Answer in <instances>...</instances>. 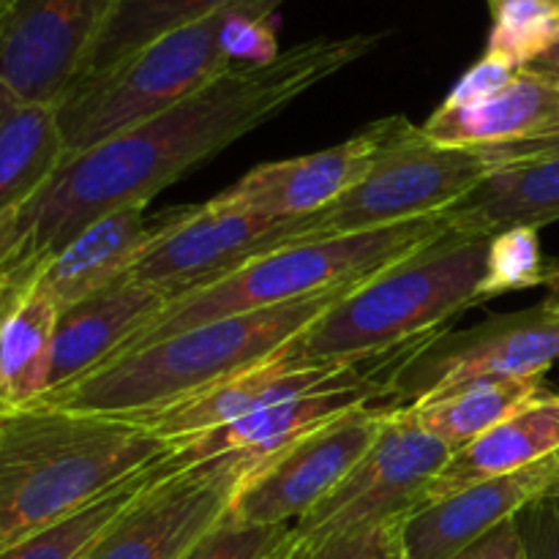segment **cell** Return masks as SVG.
Listing matches in <instances>:
<instances>
[{"label":"cell","instance_id":"obj_1","mask_svg":"<svg viewBox=\"0 0 559 559\" xmlns=\"http://www.w3.org/2000/svg\"><path fill=\"white\" fill-rule=\"evenodd\" d=\"M385 33L311 38L260 66H233L167 112L71 156L14 213L16 251L44 265L76 235L123 205L153 197L191 167L276 118L298 96L369 55Z\"/></svg>","mask_w":559,"mask_h":559},{"label":"cell","instance_id":"obj_2","mask_svg":"<svg viewBox=\"0 0 559 559\" xmlns=\"http://www.w3.org/2000/svg\"><path fill=\"white\" fill-rule=\"evenodd\" d=\"M175 445L131 418L36 402L0 413V551L82 511Z\"/></svg>","mask_w":559,"mask_h":559},{"label":"cell","instance_id":"obj_3","mask_svg":"<svg viewBox=\"0 0 559 559\" xmlns=\"http://www.w3.org/2000/svg\"><path fill=\"white\" fill-rule=\"evenodd\" d=\"M353 287L358 284L186 328L151 347L115 355L91 374L47 393L38 402L76 413L140 418L262 364L320 320Z\"/></svg>","mask_w":559,"mask_h":559},{"label":"cell","instance_id":"obj_4","mask_svg":"<svg viewBox=\"0 0 559 559\" xmlns=\"http://www.w3.org/2000/svg\"><path fill=\"white\" fill-rule=\"evenodd\" d=\"M489 240L448 229L342 295L276 355L304 366L364 364L407 342H424L453 314L484 304Z\"/></svg>","mask_w":559,"mask_h":559},{"label":"cell","instance_id":"obj_5","mask_svg":"<svg viewBox=\"0 0 559 559\" xmlns=\"http://www.w3.org/2000/svg\"><path fill=\"white\" fill-rule=\"evenodd\" d=\"M448 229L451 227L440 213V216L415 218V222L393 224V227L282 246L271 254L257 257L249 265L238 267L211 287L173 298L167 309L145 331L136 333L120 353L151 347L173 333L202 325V322L273 309L293 300L314 298L344 284H360L380 273L382 267L437 240Z\"/></svg>","mask_w":559,"mask_h":559},{"label":"cell","instance_id":"obj_6","mask_svg":"<svg viewBox=\"0 0 559 559\" xmlns=\"http://www.w3.org/2000/svg\"><path fill=\"white\" fill-rule=\"evenodd\" d=\"M229 11L178 27L115 69L74 82L55 104L69 158L167 112L233 69L222 41Z\"/></svg>","mask_w":559,"mask_h":559},{"label":"cell","instance_id":"obj_7","mask_svg":"<svg viewBox=\"0 0 559 559\" xmlns=\"http://www.w3.org/2000/svg\"><path fill=\"white\" fill-rule=\"evenodd\" d=\"M495 169L484 147L440 145L407 120L366 178L331 207L314 213L311 235L333 238L440 216Z\"/></svg>","mask_w":559,"mask_h":559},{"label":"cell","instance_id":"obj_8","mask_svg":"<svg viewBox=\"0 0 559 559\" xmlns=\"http://www.w3.org/2000/svg\"><path fill=\"white\" fill-rule=\"evenodd\" d=\"M451 459V448L420 426L409 404H396L374 445L311 513L293 524L295 544L331 538L355 527L409 519Z\"/></svg>","mask_w":559,"mask_h":559},{"label":"cell","instance_id":"obj_9","mask_svg":"<svg viewBox=\"0 0 559 559\" xmlns=\"http://www.w3.org/2000/svg\"><path fill=\"white\" fill-rule=\"evenodd\" d=\"M559 360V306L491 317L467 331L431 333L393 366V399L420 402L442 388L475 380L544 377Z\"/></svg>","mask_w":559,"mask_h":559},{"label":"cell","instance_id":"obj_10","mask_svg":"<svg viewBox=\"0 0 559 559\" xmlns=\"http://www.w3.org/2000/svg\"><path fill=\"white\" fill-rule=\"evenodd\" d=\"M393 407L358 404L287 442L246 473L229 511L249 524H289L314 511L380 437Z\"/></svg>","mask_w":559,"mask_h":559},{"label":"cell","instance_id":"obj_11","mask_svg":"<svg viewBox=\"0 0 559 559\" xmlns=\"http://www.w3.org/2000/svg\"><path fill=\"white\" fill-rule=\"evenodd\" d=\"M314 216L271 218L233 211L216 202L186 205V213L142 254L136 282L158 289L169 300L194 289L211 287L238 267L249 265L282 246L314 240Z\"/></svg>","mask_w":559,"mask_h":559},{"label":"cell","instance_id":"obj_12","mask_svg":"<svg viewBox=\"0 0 559 559\" xmlns=\"http://www.w3.org/2000/svg\"><path fill=\"white\" fill-rule=\"evenodd\" d=\"M118 0H0V98L58 104Z\"/></svg>","mask_w":559,"mask_h":559},{"label":"cell","instance_id":"obj_13","mask_svg":"<svg viewBox=\"0 0 559 559\" xmlns=\"http://www.w3.org/2000/svg\"><path fill=\"white\" fill-rule=\"evenodd\" d=\"M249 464L218 456L178 464L156 480L82 559H183L229 511Z\"/></svg>","mask_w":559,"mask_h":559},{"label":"cell","instance_id":"obj_14","mask_svg":"<svg viewBox=\"0 0 559 559\" xmlns=\"http://www.w3.org/2000/svg\"><path fill=\"white\" fill-rule=\"evenodd\" d=\"M407 118L393 115L366 126L360 134L328 151L287 162L260 164L249 175L213 197V202L233 211L271 218H300L325 211L366 178L380 153L391 145Z\"/></svg>","mask_w":559,"mask_h":559},{"label":"cell","instance_id":"obj_15","mask_svg":"<svg viewBox=\"0 0 559 559\" xmlns=\"http://www.w3.org/2000/svg\"><path fill=\"white\" fill-rule=\"evenodd\" d=\"M366 364V360H364ZM364 364H289L282 355L273 353L262 364L251 369L238 371L194 396L175 402L169 407L153 409L140 415L136 420L153 431L156 437L167 440L169 445H180L194 437L207 435L213 429L246 418L251 413L273 407L278 402L309 396L317 391H331V388H349L369 382L371 377L360 371Z\"/></svg>","mask_w":559,"mask_h":559},{"label":"cell","instance_id":"obj_16","mask_svg":"<svg viewBox=\"0 0 559 559\" xmlns=\"http://www.w3.org/2000/svg\"><path fill=\"white\" fill-rule=\"evenodd\" d=\"M557 480L559 451L519 473L464 486L407 519L404 549L413 559H456L491 530L516 519Z\"/></svg>","mask_w":559,"mask_h":559},{"label":"cell","instance_id":"obj_17","mask_svg":"<svg viewBox=\"0 0 559 559\" xmlns=\"http://www.w3.org/2000/svg\"><path fill=\"white\" fill-rule=\"evenodd\" d=\"M186 213L183 207L147 216L145 202L123 205L107 213L91 227L82 229L69 246L49 257L38 273L36 284L60 306L76 304V300L107 289L109 284L120 282L134 271L147 249L178 222Z\"/></svg>","mask_w":559,"mask_h":559},{"label":"cell","instance_id":"obj_18","mask_svg":"<svg viewBox=\"0 0 559 559\" xmlns=\"http://www.w3.org/2000/svg\"><path fill=\"white\" fill-rule=\"evenodd\" d=\"M167 304L164 293L126 276L102 293L60 309L47 393L71 385L115 358L167 309Z\"/></svg>","mask_w":559,"mask_h":559},{"label":"cell","instance_id":"obj_19","mask_svg":"<svg viewBox=\"0 0 559 559\" xmlns=\"http://www.w3.org/2000/svg\"><path fill=\"white\" fill-rule=\"evenodd\" d=\"M385 396L393 399L391 382L371 377L369 382H360V385L331 388V391L289 399V402H278L273 407L260 409V413L246 415V418L233 420V424L194 437V440L180 442V445H175L173 456L178 464H200L218 456H238L249 467H257L262 459L282 451L287 442L298 440L314 426L325 424V420L336 418V415L347 413L358 404H371Z\"/></svg>","mask_w":559,"mask_h":559},{"label":"cell","instance_id":"obj_20","mask_svg":"<svg viewBox=\"0 0 559 559\" xmlns=\"http://www.w3.org/2000/svg\"><path fill=\"white\" fill-rule=\"evenodd\" d=\"M557 451L559 396L544 393L513 415H508L502 424L480 435L478 440L453 451L442 473L426 489L424 506L442 500V497L453 495L464 486L533 467Z\"/></svg>","mask_w":559,"mask_h":559},{"label":"cell","instance_id":"obj_21","mask_svg":"<svg viewBox=\"0 0 559 559\" xmlns=\"http://www.w3.org/2000/svg\"><path fill=\"white\" fill-rule=\"evenodd\" d=\"M559 123V91L530 71H519L497 96L469 107L442 104L424 126L426 136L440 145L495 147L546 134Z\"/></svg>","mask_w":559,"mask_h":559},{"label":"cell","instance_id":"obj_22","mask_svg":"<svg viewBox=\"0 0 559 559\" xmlns=\"http://www.w3.org/2000/svg\"><path fill=\"white\" fill-rule=\"evenodd\" d=\"M453 233L495 235L513 227L540 229L559 218V156L506 164L442 213Z\"/></svg>","mask_w":559,"mask_h":559},{"label":"cell","instance_id":"obj_23","mask_svg":"<svg viewBox=\"0 0 559 559\" xmlns=\"http://www.w3.org/2000/svg\"><path fill=\"white\" fill-rule=\"evenodd\" d=\"M66 162L55 104L0 98V218L22 211Z\"/></svg>","mask_w":559,"mask_h":559},{"label":"cell","instance_id":"obj_24","mask_svg":"<svg viewBox=\"0 0 559 559\" xmlns=\"http://www.w3.org/2000/svg\"><path fill=\"white\" fill-rule=\"evenodd\" d=\"M58 317L60 306L33 282L0 325V413L31 407L47 393Z\"/></svg>","mask_w":559,"mask_h":559},{"label":"cell","instance_id":"obj_25","mask_svg":"<svg viewBox=\"0 0 559 559\" xmlns=\"http://www.w3.org/2000/svg\"><path fill=\"white\" fill-rule=\"evenodd\" d=\"M538 396H544V377H511L442 388L409 407L420 426L453 453Z\"/></svg>","mask_w":559,"mask_h":559},{"label":"cell","instance_id":"obj_26","mask_svg":"<svg viewBox=\"0 0 559 559\" xmlns=\"http://www.w3.org/2000/svg\"><path fill=\"white\" fill-rule=\"evenodd\" d=\"M246 3H257V0H118L80 80L115 69L142 47L178 27Z\"/></svg>","mask_w":559,"mask_h":559},{"label":"cell","instance_id":"obj_27","mask_svg":"<svg viewBox=\"0 0 559 559\" xmlns=\"http://www.w3.org/2000/svg\"><path fill=\"white\" fill-rule=\"evenodd\" d=\"M169 467H173V453L164 462L126 478L123 484L109 489L107 495L93 500L82 511L71 513L52 527H44L41 533L27 535L20 544L3 549L0 559H82L162 475L169 473Z\"/></svg>","mask_w":559,"mask_h":559},{"label":"cell","instance_id":"obj_28","mask_svg":"<svg viewBox=\"0 0 559 559\" xmlns=\"http://www.w3.org/2000/svg\"><path fill=\"white\" fill-rule=\"evenodd\" d=\"M486 52L522 71L559 41V5L546 0H508L491 11Z\"/></svg>","mask_w":559,"mask_h":559},{"label":"cell","instance_id":"obj_29","mask_svg":"<svg viewBox=\"0 0 559 559\" xmlns=\"http://www.w3.org/2000/svg\"><path fill=\"white\" fill-rule=\"evenodd\" d=\"M546 262L540 251L538 229L513 227L489 240L486 257V276L480 284V300L497 295L519 293V289L540 287L544 284Z\"/></svg>","mask_w":559,"mask_h":559},{"label":"cell","instance_id":"obj_30","mask_svg":"<svg viewBox=\"0 0 559 559\" xmlns=\"http://www.w3.org/2000/svg\"><path fill=\"white\" fill-rule=\"evenodd\" d=\"M293 538L289 524H249L224 513L183 559H267Z\"/></svg>","mask_w":559,"mask_h":559},{"label":"cell","instance_id":"obj_31","mask_svg":"<svg viewBox=\"0 0 559 559\" xmlns=\"http://www.w3.org/2000/svg\"><path fill=\"white\" fill-rule=\"evenodd\" d=\"M404 527L407 519H393L309 544L289 540L284 559H404Z\"/></svg>","mask_w":559,"mask_h":559},{"label":"cell","instance_id":"obj_32","mask_svg":"<svg viewBox=\"0 0 559 559\" xmlns=\"http://www.w3.org/2000/svg\"><path fill=\"white\" fill-rule=\"evenodd\" d=\"M527 559H559V484L516 516Z\"/></svg>","mask_w":559,"mask_h":559},{"label":"cell","instance_id":"obj_33","mask_svg":"<svg viewBox=\"0 0 559 559\" xmlns=\"http://www.w3.org/2000/svg\"><path fill=\"white\" fill-rule=\"evenodd\" d=\"M516 74L519 69L491 58V55H484L473 69H467L459 76V82L453 85V91L448 93V98L442 104H445V107H469V104H480L486 102V98L497 96L500 91H506Z\"/></svg>","mask_w":559,"mask_h":559},{"label":"cell","instance_id":"obj_34","mask_svg":"<svg viewBox=\"0 0 559 559\" xmlns=\"http://www.w3.org/2000/svg\"><path fill=\"white\" fill-rule=\"evenodd\" d=\"M484 151L489 153V158L497 164V169L506 167V164L535 162V158L559 156V123L551 126L546 134L530 136V140H522V142H511V145L484 147Z\"/></svg>","mask_w":559,"mask_h":559},{"label":"cell","instance_id":"obj_35","mask_svg":"<svg viewBox=\"0 0 559 559\" xmlns=\"http://www.w3.org/2000/svg\"><path fill=\"white\" fill-rule=\"evenodd\" d=\"M456 559H527L522 535H519L516 527V519L491 530L489 535H484L478 544L469 546V549L464 551V555H459Z\"/></svg>","mask_w":559,"mask_h":559},{"label":"cell","instance_id":"obj_36","mask_svg":"<svg viewBox=\"0 0 559 559\" xmlns=\"http://www.w3.org/2000/svg\"><path fill=\"white\" fill-rule=\"evenodd\" d=\"M44 265H25L16 251V235H14V216L0 218V278L16 276V273H33L41 271Z\"/></svg>","mask_w":559,"mask_h":559},{"label":"cell","instance_id":"obj_37","mask_svg":"<svg viewBox=\"0 0 559 559\" xmlns=\"http://www.w3.org/2000/svg\"><path fill=\"white\" fill-rule=\"evenodd\" d=\"M41 271H33V273H16V276H5L0 278V325L5 322L9 311L14 309L16 300L31 289V284L36 282V276Z\"/></svg>","mask_w":559,"mask_h":559},{"label":"cell","instance_id":"obj_38","mask_svg":"<svg viewBox=\"0 0 559 559\" xmlns=\"http://www.w3.org/2000/svg\"><path fill=\"white\" fill-rule=\"evenodd\" d=\"M522 71H530V74L540 76V80L549 82V85H555L559 91V41L551 49H546L544 55H538L533 63L524 66Z\"/></svg>","mask_w":559,"mask_h":559},{"label":"cell","instance_id":"obj_39","mask_svg":"<svg viewBox=\"0 0 559 559\" xmlns=\"http://www.w3.org/2000/svg\"><path fill=\"white\" fill-rule=\"evenodd\" d=\"M540 287H546L544 304L559 306V262H551V265H546L544 284H540Z\"/></svg>","mask_w":559,"mask_h":559},{"label":"cell","instance_id":"obj_40","mask_svg":"<svg viewBox=\"0 0 559 559\" xmlns=\"http://www.w3.org/2000/svg\"><path fill=\"white\" fill-rule=\"evenodd\" d=\"M508 0H489V9L495 11V9H500V5H506ZM546 3H555V5H559V0H546Z\"/></svg>","mask_w":559,"mask_h":559},{"label":"cell","instance_id":"obj_41","mask_svg":"<svg viewBox=\"0 0 559 559\" xmlns=\"http://www.w3.org/2000/svg\"><path fill=\"white\" fill-rule=\"evenodd\" d=\"M289 540H293V538H289ZM289 540H287V544H284V546H282V549H278V551H273V555H271V557H267V559H284V557H287V549H289Z\"/></svg>","mask_w":559,"mask_h":559},{"label":"cell","instance_id":"obj_42","mask_svg":"<svg viewBox=\"0 0 559 559\" xmlns=\"http://www.w3.org/2000/svg\"><path fill=\"white\" fill-rule=\"evenodd\" d=\"M404 559H413V557H409V555H407V549H404Z\"/></svg>","mask_w":559,"mask_h":559},{"label":"cell","instance_id":"obj_43","mask_svg":"<svg viewBox=\"0 0 559 559\" xmlns=\"http://www.w3.org/2000/svg\"><path fill=\"white\" fill-rule=\"evenodd\" d=\"M557 484H559V480H557Z\"/></svg>","mask_w":559,"mask_h":559}]
</instances>
